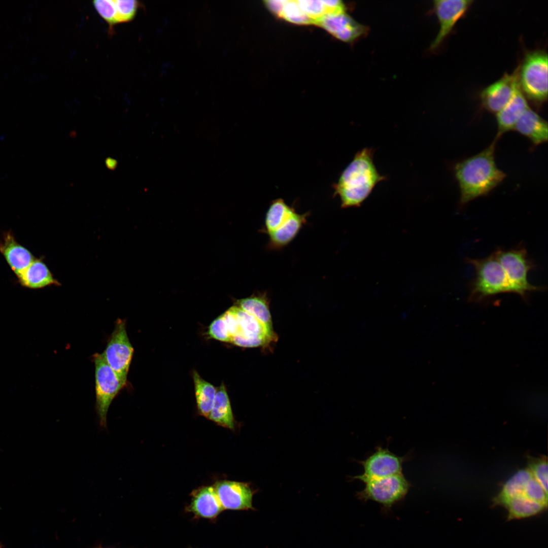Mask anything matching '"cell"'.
Instances as JSON below:
<instances>
[{
    "label": "cell",
    "mask_w": 548,
    "mask_h": 548,
    "mask_svg": "<svg viewBox=\"0 0 548 548\" xmlns=\"http://www.w3.org/2000/svg\"><path fill=\"white\" fill-rule=\"evenodd\" d=\"M93 5L99 15L108 24L110 29L118 24L114 0H96L93 1Z\"/></svg>",
    "instance_id": "29"
},
{
    "label": "cell",
    "mask_w": 548,
    "mask_h": 548,
    "mask_svg": "<svg viewBox=\"0 0 548 548\" xmlns=\"http://www.w3.org/2000/svg\"><path fill=\"white\" fill-rule=\"evenodd\" d=\"M497 140L495 138L480 153L455 164L454 172L460 189L461 206L487 195L505 178L506 174L498 168L495 161Z\"/></svg>",
    "instance_id": "1"
},
{
    "label": "cell",
    "mask_w": 548,
    "mask_h": 548,
    "mask_svg": "<svg viewBox=\"0 0 548 548\" xmlns=\"http://www.w3.org/2000/svg\"><path fill=\"white\" fill-rule=\"evenodd\" d=\"M493 253L504 269L513 293L525 298L529 293L543 289V287L534 285L529 282L528 272L535 265L529 259L525 248L498 249Z\"/></svg>",
    "instance_id": "5"
},
{
    "label": "cell",
    "mask_w": 548,
    "mask_h": 548,
    "mask_svg": "<svg viewBox=\"0 0 548 548\" xmlns=\"http://www.w3.org/2000/svg\"><path fill=\"white\" fill-rule=\"evenodd\" d=\"M229 310L236 317L239 327L238 335L232 337L231 343L239 347L253 348L264 347L277 340L274 331L267 328L251 314L236 305Z\"/></svg>",
    "instance_id": "9"
},
{
    "label": "cell",
    "mask_w": 548,
    "mask_h": 548,
    "mask_svg": "<svg viewBox=\"0 0 548 548\" xmlns=\"http://www.w3.org/2000/svg\"><path fill=\"white\" fill-rule=\"evenodd\" d=\"M117 15L118 23L128 22L135 17L140 6L135 0H114Z\"/></svg>",
    "instance_id": "30"
},
{
    "label": "cell",
    "mask_w": 548,
    "mask_h": 548,
    "mask_svg": "<svg viewBox=\"0 0 548 548\" xmlns=\"http://www.w3.org/2000/svg\"><path fill=\"white\" fill-rule=\"evenodd\" d=\"M374 150L359 151L333 185L334 195L339 196L342 208L359 207L380 182L385 180L373 161Z\"/></svg>",
    "instance_id": "2"
},
{
    "label": "cell",
    "mask_w": 548,
    "mask_h": 548,
    "mask_svg": "<svg viewBox=\"0 0 548 548\" xmlns=\"http://www.w3.org/2000/svg\"><path fill=\"white\" fill-rule=\"evenodd\" d=\"M532 476L528 468L518 471L503 485L502 490L493 499L494 504L505 506L511 499L524 495L526 485Z\"/></svg>",
    "instance_id": "22"
},
{
    "label": "cell",
    "mask_w": 548,
    "mask_h": 548,
    "mask_svg": "<svg viewBox=\"0 0 548 548\" xmlns=\"http://www.w3.org/2000/svg\"><path fill=\"white\" fill-rule=\"evenodd\" d=\"M518 83V67L512 74H505L482 91L480 99L483 108L496 114L510 99Z\"/></svg>",
    "instance_id": "14"
},
{
    "label": "cell",
    "mask_w": 548,
    "mask_h": 548,
    "mask_svg": "<svg viewBox=\"0 0 548 548\" xmlns=\"http://www.w3.org/2000/svg\"><path fill=\"white\" fill-rule=\"evenodd\" d=\"M210 336L216 340L230 342L231 337L229 334L222 315L218 317L211 324L209 327Z\"/></svg>",
    "instance_id": "33"
},
{
    "label": "cell",
    "mask_w": 548,
    "mask_h": 548,
    "mask_svg": "<svg viewBox=\"0 0 548 548\" xmlns=\"http://www.w3.org/2000/svg\"><path fill=\"white\" fill-rule=\"evenodd\" d=\"M307 216V213L299 214L295 212L281 227L268 233V247L271 249H280L287 246L306 223Z\"/></svg>",
    "instance_id": "19"
},
{
    "label": "cell",
    "mask_w": 548,
    "mask_h": 548,
    "mask_svg": "<svg viewBox=\"0 0 548 548\" xmlns=\"http://www.w3.org/2000/svg\"><path fill=\"white\" fill-rule=\"evenodd\" d=\"M224 509H253L252 498L255 491L247 483L222 480L213 486Z\"/></svg>",
    "instance_id": "12"
},
{
    "label": "cell",
    "mask_w": 548,
    "mask_h": 548,
    "mask_svg": "<svg viewBox=\"0 0 548 548\" xmlns=\"http://www.w3.org/2000/svg\"><path fill=\"white\" fill-rule=\"evenodd\" d=\"M22 286L31 289L42 288L50 285H60L47 265L40 259L35 260L17 276Z\"/></svg>",
    "instance_id": "20"
},
{
    "label": "cell",
    "mask_w": 548,
    "mask_h": 548,
    "mask_svg": "<svg viewBox=\"0 0 548 548\" xmlns=\"http://www.w3.org/2000/svg\"><path fill=\"white\" fill-rule=\"evenodd\" d=\"M93 358L95 366L96 410L100 426L106 427L111 404L126 385V382L117 375L106 361L102 353H95Z\"/></svg>",
    "instance_id": "7"
},
{
    "label": "cell",
    "mask_w": 548,
    "mask_h": 548,
    "mask_svg": "<svg viewBox=\"0 0 548 548\" xmlns=\"http://www.w3.org/2000/svg\"><path fill=\"white\" fill-rule=\"evenodd\" d=\"M192 373L198 413L208 418L213 407L217 389L202 379L196 371L194 370Z\"/></svg>",
    "instance_id": "24"
},
{
    "label": "cell",
    "mask_w": 548,
    "mask_h": 548,
    "mask_svg": "<svg viewBox=\"0 0 548 548\" xmlns=\"http://www.w3.org/2000/svg\"><path fill=\"white\" fill-rule=\"evenodd\" d=\"M133 352L126 331V321L118 319L102 354L110 367L125 382Z\"/></svg>",
    "instance_id": "8"
},
{
    "label": "cell",
    "mask_w": 548,
    "mask_h": 548,
    "mask_svg": "<svg viewBox=\"0 0 548 548\" xmlns=\"http://www.w3.org/2000/svg\"><path fill=\"white\" fill-rule=\"evenodd\" d=\"M472 1L436 0L433 9L439 24V29L432 42L430 49L438 47L453 30L457 22L466 13Z\"/></svg>",
    "instance_id": "11"
},
{
    "label": "cell",
    "mask_w": 548,
    "mask_h": 548,
    "mask_svg": "<svg viewBox=\"0 0 548 548\" xmlns=\"http://www.w3.org/2000/svg\"><path fill=\"white\" fill-rule=\"evenodd\" d=\"M547 54L543 50L528 52L518 67V81L525 96L537 104L547 98Z\"/></svg>",
    "instance_id": "4"
},
{
    "label": "cell",
    "mask_w": 548,
    "mask_h": 548,
    "mask_svg": "<svg viewBox=\"0 0 548 548\" xmlns=\"http://www.w3.org/2000/svg\"><path fill=\"white\" fill-rule=\"evenodd\" d=\"M285 0L265 1L267 8L274 14L280 17Z\"/></svg>",
    "instance_id": "35"
},
{
    "label": "cell",
    "mask_w": 548,
    "mask_h": 548,
    "mask_svg": "<svg viewBox=\"0 0 548 548\" xmlns=\"http://www.w3.org/2000/svg\"><path fill=\"white\" fill-rule=\"evenodd\" d=\"M513 130L527 138L536 146L547 141V122L530 108L519 119Z\"/></svg>",
    "instance_id": "18"
},
{
    "label": "cell",
    "mask_w": 548,
    "mask_h": 548,
    "mask_svg": "<svg viewBox=\"0 0 548 548\" xmlns=\"http://www.w3.org/2000/svg\"><path fill=\"white\" fill-rule=\"evenodd\" d=\"M529 108L519 84L509 101L496 114L498 140L504 133L513 128L524 113Z\"/></svg>",
    "instance_id": "15"
},
{
    "label": "cell",
    "mask_w": 548,
    "mask_h": 548,
    "mask_svg": "<svg viewBox=\"0 0 548 548\" xmlns=\"http://www.w3.org/2000/svg\"><path fill=\"white\" fill-rule=\"evenodd\" d=\"M466 262L475 270L470 287V301L479 302L497 294L513 293L506 273L494 253L481 259L467 258Z\"/></svg>",
    "instance_id": "3"
},
{
    "label": "cell",
    "mask_w": 548,
    "mask_h": 548,
    "mask_svg": "<svg viewBox=\"0 0 548 548\" xmlns=\"http://www.w3.org/2000/svg\"><path fill=\"white\" fill-rule=\"evenodd\" d=\"M1 548V547H0Z\"/></svg>",
    "instance_id": "38"
},
{
    "label": "cell",
    "mask_w": 548,
    "mask_h": 548,
    "mask_svg": "<svg viewBox=\"0 0 548 548\" xmlns=\"http://www.w3.org/2000/svg\"><path fill=\"white\" fill-rule=\"evenodd\" d=\"M191 496L187 509L196 516L214 519L224 510L214 486L199 487L193 491Z\"/></svg>",
    "instance_id": "16"
},
{
    "label": "cell",
    "mask_w": 548,
    "mask_h": 548,
    "mask_svg": "<svg viewBox=\"0 0 548 548\" xmlns=\"http://www.w3.org/2000/svg\"><path fill=\"white\" fill-rule=\"evenodd\" d=\"M222 315L231 337L238 335L239 327L234 315L229 309Z\"/></svg>",
    "instance_id": "34"
},
{
    "label": "cell",
    "mask_w": 548,
    "mask_h": 548,
    "mask_svg": "<svg viewBox=\"0 0 548 548\" xmlns=\"http://www.w3.org/2000/svg\"><path fill=\"white\" fill-rule=\"evenodd\" d=\"M315 24L327 30L338 40L352 43L368 31V28L355 20L346 12L326 15L317 20Z\"/></svg>",
    "instance_id": "13"
},
{
    "label": "cell",
    "mask_w": 548,
    "mask_h": 548,
    "mask_svg": "<svg viewBox=\"0 0 548 548\" xmlns=\"http://www.w3.org/2000/svg\"><path fill=\"white\" fill-rule=\"evenodd\" d=\"M524 495L547 507V493L533 476L528 481L526 485Z\"/></svg>",
    "instance_id": "32"
},
{
    "label": "cell",
    "mask_w": 548,
    "mask_h": 548,
    "mask_svg": "<svg viewBox=\"0 0 548 548\" xmlns=\"http://www.w3.org/2000/svg\"><path fill=\"white\" fill-rule=\"evenodd\" d=\"M508 510V520L519 519L536 515L547 507L525 495L511 499L504 506Z\"/></svg>",
    "instance_id": "25"
},
{
    "label": "cell",
    "mask_w": 548,
    "mask_h": 548,
    "mask_svg": "<svg viewBox=\"0 0 548 548\" xmlns=\"http://www.w3.org/2000/svg\"><path fill=\"white\" fill-rule=\"evenodd\" d=\"M0 251L17 277L35 259L28 250L17 242L10 232L3 236L0 243Z\"/></svg>",
    "instance_id": "17"
},
{
    "label": "cell",
    "mask_w": 548,
    "mask_h": 548,
    "mask_svg": "<svg viewBox=\"0 0 548 548\" xmlns=\"http://www.w3.org/2000/svg\"><path fill=\"white\" fill-rule=\"evenodd\" d=\"M208 419L226 428H234V417L224 383L217 388L213 407Z\"/></svg>",
    "instance_id": "21"
},
{
    "label": "cell",
    "mask_w": 548,
    "mask_h": 548,
    "mask_svg": "<svg viewBox=\"0 0 548 548\" xmlns=\"http://www.w3.org/2000/svg\"><path fill=\"white\" fill-rule=\"evenodd\" d=\"M107 164L110 168H112L115 166L116 162H114V160L110 159L108 160H107Z\"/></svg>",
    "instance_id": "36"
},
{
    "label": "cell",
    "mask_w": 548,
    "mask_h": 548,
    "mask_svg": "<svg viewBox=\"0 0 548 548\" xmlns=\"http://www.w3.org/2000/svg\"><path fill=\"white\" fill-rule=\"evenodd\" d=\"M236 305L257 318L269 329L273 330L269 301L266 293H259L238 300Z\"/></svg>",
    "instance_id": "23"
},
{
    "label": "cell",
    "mask_w": 548,
    "mask_h": 548,
    "mask_svg": "<svg viewBox=\"0 0 548 548\" xmlns=\"http://www.w3.org/2000/svg\"><path fill=\"white\" fill-rule=\"evenodd\" d=\"M407 457H399L387 448L379 447L368 458L359 463L363 467V473L352 477L363 482L402 473L403 463Z\"/></svg>",
    "instance_id": "10"
},
{
    "label": "cell",
    "mask_w": 548,
    "mask_h": 548,
    "mask_svg": "<svg viewBox=\"0 0 548 548\" xmlns=\"http://www.w3.org/2000/svg\"><path fill=\"white\" fill-rule=\"evenodd\" d=\"M528 469L533 476L547 493V461L545 456L535 458L529 456Z\"/></svg>",
    "instance_id": "28"
},
{
    "label": "cell",
    "mask_w": 548,
    "mask_h": 548,
    "mask_svg": "<svg viewBox=\"0 0 548 548\" xmlns=\"http://www.w3.org/2000/svg\"><path fill=\"white\" fill-rule=\"evenodd\" d=\"M97 548H102V547H97Z\"/></svg>",
    "instance_id": "37"
},
{
    "label": "cell",
    "mask_w": 548,
    "mask_h": 548,
    "mask_svg": "<svg viewBox=\"0 0 548 548\" xmlns=\"http://www.w3.org/2000/svg\"><path fill=\"white\" fill-rule=\"evenodd\" d=\"M297 24H314L313 21L301 10L296 1H286L280 17Z\"/></svg>",
    "instance_id": "27"
},
{
    "label": "cell",
    "mask_w": 548,
    "mask_h": 548,
    "mask_svg": "<svg viewBox=\"0 0 548 548\" xmlns=\"http://www.w3.org/2000/svg\"><path fill=\"white\" fill-rule=\"evenodd\" d=\"M299 6L303 12L314 22L327 14V10L322 1L297 0Z\"/></svg>",
    "instance_id": "31"
},
{
    "label": "cell",
    "mask_w": 548,
    "mask_h": 548,
    "mask_svg": "<svg viewBox=\"0 0 548 548\" xmlns=\"http://www.w3.org/2000/svg\"><path fill=\"white\" fill-rule=\"evenodd\" d=\"M364 484V488L357 493V498L364 502L372 500L379 503L385 512L403 500L411 486L402 473L371 480Z\"/></svg>",
    "instance_id": "6"
},
{
    "label": "cell",
    "mask_w": 548,
    "mask_h": 548,
    "mask_svg": "<svg viewBox=\"0 0 548 548\" xmlns=\"http://www.w3.org/2000/svg\"><path fill=\"white\" fill-rule=\"evenodd\" d=\"M295 212V210L289 206L283 199L279 198L274 200L266 214L264 232L268 234L277 229Z\"/></svg>",
    "instance_id": "26"
}]
</instances>
